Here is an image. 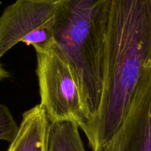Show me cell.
I'll list each match as a JSON object with an SVG mask.
<instances>
[{"mask_svg": "<svg viewBox=\"0 0 151 151\" xmlns=\"http://www.w3.org/2000/svg\"><path fill=\"white\" fill-rule=\"evenodd\" d=\"M19 128L8 108L0 103V140L11 143L16 139Z\"/></svg>", "mask_w": 151, "mask_h": 151, "instance_id": "cell-8", "label": "cell"}, {"mask_svg": "<svg viewBox=\"0 0 151 151\" xmlns=\"http://www.w3.org/2000/svg\"><path fill=\"white\" fill-rule=\"evenodd\" d=\"M1 1H0V5H1Z\"/></svg>", "mask_w": 151, "mask_h": 151, "instance_id": "cell-10", "label": "cell"}, {"mask_svg": "<svg viewBox=\"0 0 151 151\" xmlns=\"http://www.w3.org/2000/svg\"><path fill=\"white\" fill-rule=\"evenodd\" d=\"M110 4L111 0H56L55 43L78 84L88 121L86 131L98 112L103 95Z\"/></svg>", "mask_w": 151, "mask_h": 151, "instance_id": "cell-2", "label": "cell"}, {"mask_svg": "<svg viewBox=\"0 0 151 151\" xmlns=\"http://www.w3.org/2000/svg\"><path fill=\"white\" fill-rule=\"evenodd\" d=\"M36 55L41 105L50 123L71 121L85 132L88 121L79 87L61 50L55 43Z\"/></svg>", "mask_w": 151, "mask_h": 151, "instance_id": "cell-3", "label": "cell"}, {"mask_svg": "<svg viewBox=\"0 0 151 151\" xmlns=\"http://www.w3.org/2000/svg\"><path fill=\"white\" fill-rule=\"evenodd\" d=\"M48 151H86L79 126L71 121L50 124Z\"/></svg>", "mask_w": 151, "mask_h": 151, "instance_id": "cell-7", "label": "cell"}, {"mask_svg": "<svg viewBox=\"0 0 151 151\" xmlns=\"http://www.w3.org/2000/svg\"><path fill=\"white\" fill-rule=\"evenodd\" d=\"M10 76V73H9L7 70H5V69L3 67L2 64H1V63L0 62V82H1V81H3L4 79L8 78Z\"/></svg>", "mask_w": 151, "mask_h": 151, "instance_id": "cell-9", "label": "cell"}, {"mask_svg": "<svg viewBox=\"0 0 151 151\" xmlns=\"http://www.w3.org/2000/svg\"><path fill=\"white\" fill-rule=\"evenodd\" d=\"M50 124L41 104L25 111L17 136L7 151H48Z\"/></svg>", "mask_w": 151, "mask_h": 151, "instance_id": "cell-6", "label": "cell"}, {"mask_svg": "<svg viewBox=\"0 0 151 151\" xmlns=\"http://www.w3.org/2000/svg\"><path fill=\"white\" fill-rule=\"evenodd\" d=\"M150 65L151 0H111L103 95L85 133L91 150H98L118 131L142 75Z\"/></svg>", "mask_w": 151, "mask_h": 151, "instance_id": "cell-1", "label": "cell"}, {"mask_svg": "<svg viewBox=\"0 0 151 151\" xmlns=\"http://www.w3.org/2000/svg\"><path fill=\"white\" fill-rule=\"evenodd\" d=\"M97 151H151V66L142 75L121 126Z\"/></svg>", "mask_w": 151, "mask_h": 151, "instance_id": "cell-5", "label": "cell"}, {"mask_svg": "<svg viewBox=\"0 0 151 151\" xmlns=\"http://www.w3.org/2000/svg\"><path fill=\"white\" fill-rule=\"evenodd\" d=\"M56 0H16L0 16V58L19 43L35 52L55 44Z\"/></svg>", "mask_w": 151, "mask_h": 151, "instance_id": "cell-4", "label": "cell"}]
</instances>
